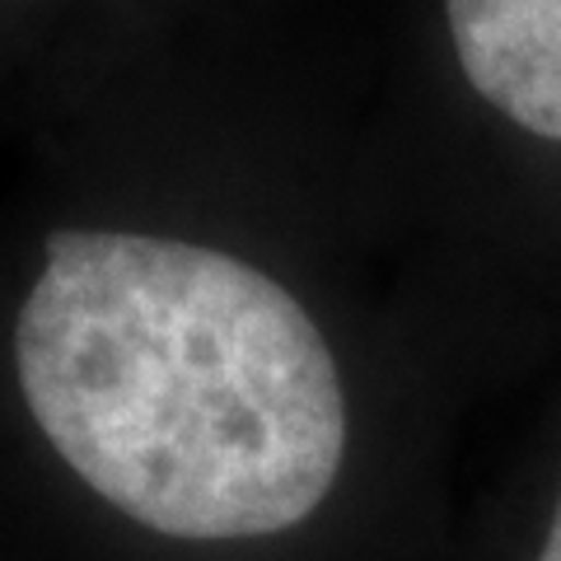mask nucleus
<instances>
[{"instance_id":"obj_1","label":"nucleus","mask_w":561,"mask_h":561,"mask_svg":"<svg viewBox=\"0 0 561 561\" xmlns=\"http://www.w3.org/2000/svg\"><path fill=\"white\" fill-rule=\"evenodd\" d=\"M14 375L70 472L164 538L286 534L346 459L319 323L206 243L57 230L14 323Z\"/></svg>"},{"instance_id":"obj_2","label":"nucleus","mask_w":561,"mask_h":561,"mask_svg":"<svg viewBox=\"0 0 561 561\" xmlns=\"http://www.w3.org/2000/svg\"><path fill=\"white\" fill-rule=\"evenodd\" d=\"M445 20L478 99L561 146V0H445Z\"/></svg>"},{"instance_id":"obj_3","label":"nucleus","mask_w":561,"mask_h":561,"mask_svg":"<svg viewBox=\"0 0 561 561\" xmlns=\"http://www.w3.org/2000/svg\"><path fill=\"white\" fill-rule=\"evenodd\" d=\"M538 561H561V496H557V511H552V524H548V538H542Z\"/></svg>"}]
</instances>
